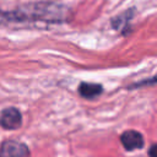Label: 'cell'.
Here are the masks:
<instances>
[{
  "mask_svg": "<svg viewBox=\"0 0 157 157\" xmlns=\"http://www.w3.org/2000/svg\"><path fill=\"white\" fill-rule=\"evenodd\" d=\"M156 150H157V146H156V144H152V145L150 146L148 151H147V155H148V157H156Z\"/></svg>",
  "mask_w": 157,
  "mask_h": 157,
  "instance_id": "ba28073f",
  "label": "cell"
},
{
  "mask_svg": "<svg viewBox=\"0 0 157 157\" xmlns=\"http://www.w3.org/2000/svg\"><path fill=\"white\" fill-rule=\"evenodd\" d=\"M131 18H132V10L126 11V12L117 16L115 18H113L112 20V26L115 29H121L123 33L126 34V31H128V27H129V23H130Z\"/></svg>",
  "mask_w": 157,
  "mask_h": 157,
  "instance_id": "8992f818",
  "label": "cell"
},
{
  "mask_svg": "<svg viewBox=\"0 0 157 157\" xmlns=\"http://www.w3.org/2000/svg\"><path fill=\"white\" fill-rule=\"evenodd\" d=\"M156 83V76H152L151 78H147V80H144L141 82H135V83H131L130 86H128L129 90H134V88H137V87H141V86H155Z\"/></svg>",
  "mask_w": 157,
  "mask_h": 157,
  "instance_id": "52a82bcc",
  "label": "cell"
},
{
  "mask_svg": "<svg viewBox=\"0 0 157 157\" xmlns=\"http://www.w3.org/2000/svg\"><path fill=\"white\" fill-rule=\"evenodd\" d=\"M67 9L52 2H37L13 11H0V23L47 22L58 23L66 20Z\"/></svg>",
  "mask_w": 157,
  "mask_h": 157,
  "instance_id": "6da1fadb",
  "label": "cell"
},
{
  "mask_svg": "<svg viewBox=\"0 0 157 157\" xmlns=\"http://www.w3.org/2000/svg\"><path fill=\"white\" fill-rule=\"evenodd\" d=\"M22 126V113L16 107H6L0 110V128L4 130H17Z\"/></svg>",
  "mask_w": 157,
  "mask_h": 157,
  "instance_id": "3957f363",
  "label": "cell"
},
{
  "mask_svg": "<svg viewBox=\"0 0 157 157\" xmlns=\"http://www.w3.org/2000/svg\"><path fill=\"white\" fill-rule=\"evenodd\" d=\"M0 157H31V150L22 141L6 139L0 144Z\"/></svg>",
  "mask_w": 157,
  "mask_h": 157,
  "instance_id": "7a4b0ae2",
  "label": "cell"
},
{
  "mask_svg": "<svg viewBox=\"0 0 157 157\" xmlns=\"http://www.w3.org/2000/svg\"><path fill=\"white\" fill-rule=\"evenodd\" d=\"M104 91V87L102 83H97V82H87V81H82L80 82L78 87H77V92L80 94V97H82L83 99H94L97 97H99Z\"/></svg>",
  "mask_w": 157,
  "mask_h": 157,
  "instance_id": "5b68a950",
  "label": "cell"
},
{
  "mask_svg": "<svg viewBox=\"0 0 157 157\" xmlns=\"http://www.w3.org/2000/svg\"><path fill=\"white\" fill-rule=\"evenodd\" d=\"M119 140H120V144L124 147V150L128 152H132V151L141 150L145 147L144 135L135 129H128V130L123 131L119 136Z\"/></svg>",
  "mask_w": 157,
  "mask_h": 157,
  "instance_id": "277c9868",
  "label": "cell"
}]
</instances>
